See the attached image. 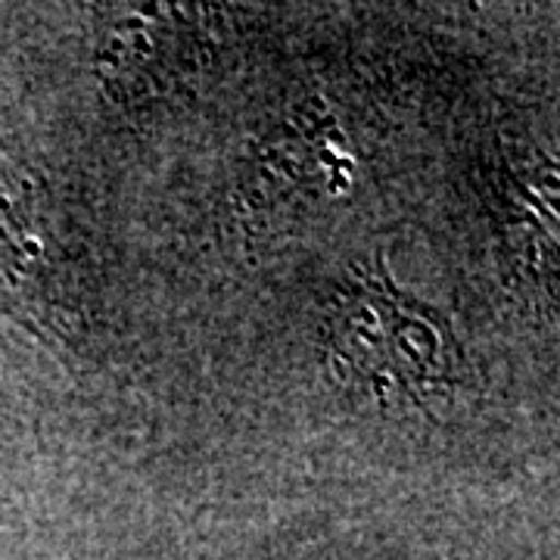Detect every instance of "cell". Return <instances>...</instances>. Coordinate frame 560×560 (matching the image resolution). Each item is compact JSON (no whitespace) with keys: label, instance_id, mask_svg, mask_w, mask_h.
Returning a JSON list of instances; mask_svg holds the SVG:
<instances>
[{"label":"cell","instance_id":"cell-1","mask_svg":"<svg viewBox=\"0 0 560 560\" xmlns=\"http://www.w3.org/2000/svg\"><path fill=\"white\" fill-rule=\"evenodd\" d=\"M327 337L337 374L371 393L420 396L448 377L440 327L383 275L342 290Z\"/></svg>","mask_w":560,"mask_h":560}]
</instances>
